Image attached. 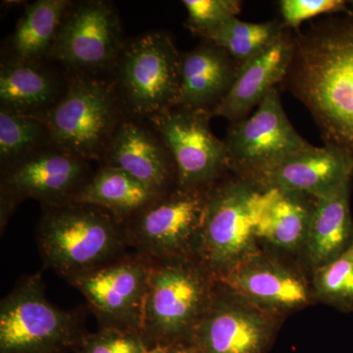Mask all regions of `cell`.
<instances>
[{
    "mask_svg": "<svg viewBox=\"0 0 353 353\" xmlns=\"http://www.w3.org/2000/svg\"><path fill=\"white\" fill-rule=\"evenodd\" d=\"M315 287L323 301L343 311L353 310V241L336 259L318 267Z\"/></svg>",
    "mask_w": 353,
    "mask_h": 353,
    "instance_id": "cell-27",
    "label": "cell"
},
{
    "mask_svg": "<svg viewBox=\"0 0 353 353\" xmlns=\"http://www.w3.org/2000/svg\"><path fill=\"white\" fill-rule=\"evenodd\" d=\"M182 55L171 37L150 32L125 44L116 61L115 92L121 103L138 117L152 118L175 108Z\"/></svg>",
    "mask_w": 353,
    "mask_h": 353,
    "instance_id": "cell-7",
    "label": "cell"
},
{
    "mask_svg": "<svg viewBox=\"0 0 353 353\" xmlns=\"http://www.w3.org/2000/svg\"><path fill=\"white\" fill-rule=\"evenodd\" d=\"M50 139L48 128L36 115L0 108V161L2 170L41 150Z\"/></svg>",
    "mask_w": 353,
    "mask_h": 353,
    "instance_id": "cell-26",
    "label": "cell"
},
{
    "mask_svg": "<svg viewBox=\"0 0 353 353\" xmlns=\"http://www.w3.org/2000/svg\"><path fill=\"white\" fill-rule=\"evenodd\" d=\"M240 65L215 44L204 41L182 55L181 83L176 108L213 109L226 97Z\"/></svg>",
    "mask_w": 353,
    "mask_h": 353,
    "instance_id": "cell-19",
    "label": "cell"
},
{
    "mask_svg": "<svg viewBox=\"0 0 353 353\" xmlns=\"http://www.w3.org/2000/svg\"><path fill=\"white\" fill-rule=\"evenodd\" d=\"M169 353H202V352L194 343H185L170 347Z\"/></svg>",
    "mask_w": 353,
    "mask_h": 353,
    "instance_id": "cell-31",
    "label": "cell"
},
{
    "mask_svg": "<svg viewBox=\"0 0 353 353\" xmlns=\"http://www.w3.org/2000/svg\"><path fill=\"white\" fill-rule=\"evenodd\" d=\"M70 6L68 0H38L26 6L11 39L14 55L37 62L51 53Z\"/></svg>",
    "mask_w": 353,
    "mask_h": 353,
    "instance_id": "cell-24",
    "label": "cell"
},
{
    "mask_svg": "<svg viewBox=\"0 0 353 353\" xmlns=\"http://www.w3.org/2000/svg\"><path fill=\"white\" fill-rule=\"evenodd\" d=\"M88 162L55 148L39 150L2 170L1 232L14 209L26 199L46 205L71 201L90 180Z\"/></svg>",
    "mask_w": 353,
    "mask_h": 353,
    "instance_id": "cell-10",
    "label": "cell"
},
{
    "mask_svg": "<svg viewBox=\"0 0 353 353\" xmlns=\"http://www.w3.org/2000/svg\"><path fill=\"white\" fill-rule=\"evenodd\" d=\"M158 196L124 171L102 165L71 201L106 209L124 223Z\"/></svg>",
    "mask_w": 353,
    "mask_h": 353,
    "instance_id": "cell-23",
    "label": "cell"
},
{
    "mask_svg": "<svg viewBox=\"0 0 353 353\" xmlns=\"http://www.w3.org/2000/svg\"><path fill=\"white\" fill-rule=\"evenodd\" d=\"M183 4L188 10V29L199 37L236 17L243 6L239 0H185Z\"/></svg>",
    "mask_w": 353,
    "mask_h": 353,
    "instance_id": "cell-28",
    "label": "cell"
},
{
    "mask_svg": "<svg viewBox=\"0 0 353 353\" xmlns=\"http://www.w3.org/2000/svg\"><path fill=\"white\" fill-rule=\"evenodd\" d=\"M347 12L294 32L285 88L308 109L325 145L353 158V1Z\"/></svg>",
    "mask_w": 353,
    "mask_h": 353,
    "instance_id": "cell-1",
    "label": "cell"
},
{
    "mask_svg": "<svg viewBox=\"0 0 353 353\" xmlns=\"http://www.w3.org/2000/svg\"><path fill=\"white\" fill-rule=\"evenodd\" d=\"M214 280L197 259L152 262L141 329L148 347L192 341L214 299Z\"/></svg>",
    "mask_w": 353,
    "mask_h": 353,
    "instance_id": "cell-3",
    "label": "cell"
},
{
    "mask_svg": "<svg viewBox=\"0 0 353 353\" xmlns=\"http://www.w3.org/2000/svg\"><path fill=\"white\" fill-rule=\"evenodd\" d=\"M115 90L97 79H74L61 99L39 114L55 148L85 161L104 157L121 123Z\"/></svg>",
    "mask_w": 353,
    "mask_h": 353,
    "instance_id": "cell-5",
    "label": "cell"
},
{
    "mask_svg": "<svg viewBox=\"0 0 353 353\" xmlns=\"http://www.w3.org/2000/svg\"><path fill=\"white\" fill-rule=\"evenodd\" d=\"M352 181L315 199L305 245L309 259L318 266L336 259L352 243Z\"/></svg>",
    "mask_w": 353,
    "mask_h": 353,
    "instance_id": "cell-21",
    "label": "cell"
},
{
    "mask_svg": "<svg viewBox=\"0 0 353 353\" xmlns=\"http://www.w3.org/2000/svg\"><path fill=\"white\" fill-rule=\"evenodd\" d=\"M255 188L241 176L209 188L197 259L215 280L224 277L250 248L254 236L248 201Z\"/></svg>",
    "mask_w": 353,
    "mask_h": 353,
    "instance_id": "cell-11",
    "label": "cell"
},
{
    "mask_svg": "<svg viewBox=\"0 0 353 353\" xmlns=\"http://www.w3.org/2000/svg\"><path fill=\"white\" fill-rule=\"evenodd\" d=\"M294 50V32L285 28L274 43L241 65L226 97L211 112L212 117L219 116L231 124L248 118L276 85L284 82Z\"/></svg>",
    "mask_w": 353,
    "mask_h": 353,
    "instance_id": "cell-16",
    "label": "cell"
},
{
    "mask_svg": "<svg viewBox=\"0 0 353 353\" xmlns=\"http://www.w3.org/2000/svg\"><path fill=\"white\" fill-rule=\"evenodd\" d=\"M102 160L103 166L124 171L157 194L176 185L175 164L166 145L134 121H121Z\"/></svg>",
    "mask_w": 353,
    "mask_h": 353,
    "instance_id": "cell-17",
    "label": "cell"
},
{
    "mask_svg": "<svg viewBox=\"0 0 353 353\" xmlns=\"http://www.w3.org/2000/svg\"><path fill=\"white\" fill-rule=\"evenodd\" d=\"M208 190L176 185L125 221L130 252L150 262L197 259Z\"/></svg>",
    "mask_w": 353,
    "mask_h": 353,
    "instance_id": "cell-6",
    "label": "cell"
},
{
    "mask_svg": "<svg viewBox=\"0 0 353 353\" xmlns=\"http://www.w3.org/2000/svg\"><path fill=\"white\" fill-rule=\"evenodd\" d=\"M141 334L115 328H99L83 336L76 353H143L148 350Z\"/></svg>",
    "mask_w": 353,
    "mask_h": 353,
    "instance_id": "cell-29",
    "label": "cell"
},
{
    "mask_svg": "<svg viewBox=\"0 0 353 353\" xmlns=\"http://www.w3.org/2000/svg\"><path fill=\"white\" fill-rule=\"evenodd\" d=\"M352 178L353 158L333 146L310 145L246 180L260 189L276 188L318 199Z\"/></svg>",
    "mask_w": 353,
    "mask_h": 353,
    "instance_id": "cell-14",
    "label": "cell"
},
{
    "mask_svg": "<svg viewBox=\"0 0 353 353\" xmlns=\"http://www.w3.org/2000/svg\"><path fill=\"white\" fill-rule=\"evenodd\" d=\"M170 348L166 347H161V345H157L146 350L143 353H169Z\"/></svg>",
    "mask_w": 353,
    "mask_h": 353,
    "instance_id": "cell-32",
    "label": "cell"
},
{
    "mask_svg": "<svg viewBox=\"0 0 353 353\" xmlns=\"http://www.w3.org/2000/svg\"><path fill=\"white\" fill-rule=\"evenodd\" d=\"M36 240L46 266L68 283L129 252L122 221L73 201L43 206Z\"/></svg>",
    "mask_w": 353,
    "mask_h": 353,
    "instance_id": "cell-2",
    "label": "cell"
},
{
    "mask_svg": "<svg viewBox=\"0 0 353 353\" xmlns=\"http://www.w3.org/2000/svg\"><path fill=\"white\" fill-rule=\"evenodd\" d=\"M124 46L113 7L92 0L70 6L51 53L70 69L97 72L115 65Z\"/></svg>",
    "mask_w": 353,
    "mask_h": 353,
    "instance_id": "cell-13",
    "label": "cell"
},
{
    "mask_svg": "<svg viewBox=\"0 0 353 353\" xmlns=\"http://www.w3.org/2000/svg\"><path fill=\"white\" fill-rule=\"evenodd\" d=\"M313 197L268 188H255L248 201L253 236L272 245L294 250L305 243Z\"/></svg>",
    "mask_w": 353,
    "mask_h": 353,
    "instance_id": "cell-18",
    "label": "cell"
},
{
    "mask_svg": "<svg viewBox=\"0 0 353 353\" xmlns=\"http://www.w3.org/2000/svg\"><path fill=\"white\" fill-rule=\"evenodd\" d=\"M150 268V260L129 252L69 284L87 299L99 328L141 334Z\"/></svg>",
    "mask_w": 353,
    "mask_h": 353,
    "instance_id": "cell-9",
    "label": "cell"
},
{
    "mask_svg": "<svg viewBox=\"0 0 353 353\" xmlns=\"http://www.w3.org/2000/svg\"><path fill=\"white\" fill-rule=\"evenodd\" d=\"M210 111L172 108L150 120L175 164L176 187L208 189L230 169L225 141L211 131Z\"/></svg>",
    "mask_w": 353,
    "mask_h": 353,
    "instance_id": "cell-8",
    "label": "cell"
},
{
    "mask_svg": "<svg viewBox=\"0 0 353 353\" xmlns=\"http://www.w3.org/2000/svg\"><path fill=\"white\" fill-rule=\"evenodd\" d=\"M82 310L48 301L41 274L21 279L0 303V353H69L83 336Z\"/></svg>",
    "mask_w": 353,
    "mask_h": 353,
    "instance_id": "cell-4",
    "label": "cell"
},
{
    "mask_svg": "<svg viewBox=\"0 0 353 353\" xmlns=\"http://www.w3.org/2000/svg\"><path fill=\"white\" fill-rule=\"evenodd\" d=\"M350 2L343 0H282L279 2L282 22L285 28L299 31L304 21L323 14L347 12Z\"/></svg>",
    "mask_w": 353,
    "mask_h": 353,
    "instance_id": "cell-30",
    "label": "cell"
},
{
    "mask_svg": "<svg viewBox=\"0 0 353 353\" xmlns=\"http://www.w3.org/2000/svg\"><path fill=\"white\" fill-rule=\"evenodd\" d=\"M58 85L34 61L14 57L0 69L1 108L26 115H39L58 101Z\"/></svg>",
    "mask_w": 353,
    "mask_h": 353,
    "instance_id": "cell-22",
    "label": "cell"
},
{
    "mask_svg": "<svg viewBox=\"0 0 353 353\" xmlns=\"http://www.w3.org/2000/svg\"><path fill=\"white\" fill-rule=\"evenodd\" d=\"M273 329L255 306L215 294L190 343L202 353H264Z\"/></svg>",
    "mask_w": 353,
    "mask_h": 353,
    "instance_id": "cell-15",
    "label": "cell"
},
{
    "mask_svg": "<svg viewBox=\"0 0 353 353\" xmlns=\"http://www.w3.org/2000/svg\"><path fill=\"white\" fill-rule=\"evenodd\" d=\"M224 141L230 169L245 179L310 145L290 122L277 88L253 115L232 124Z\"/></svg>",
    "mask_w": 353,
    "mask_h": 353,
    "instance_id": "cell-12",
    "label": "cell"
},
{
    "mask_svg": "<svg viewBox=\"0 0 353 353\" xmlns=\"http://www.w3.org/2000/svg\"><path fill=\"white\" fill-rule=\"evenodd\" d=\"M285 29L282 21L248 23L233 17L201 38L226 51L241 67L274 43Z\"/></svg>",
    "mask_w": 353,
    "mask_h": 353,
    "instance_id": "cell-25",
    "label": "cell"
},
{
    "mask_svg": "<svg viewBox=\"0 0 353 353\" xmlns=\"http://www.w3.org/2000/svg\"><path fill=\"white\" fill-rule=\"evenodd\" d=\"M220 282L255 305L268 308H296L308 299L307 288L303 279L266 260L239 262Z\"/></svg>",
    "mask_w": 353,
    "mask_h": 353,
    "instance_id": "cell-20",
    "label": "cell"
}]
</instances>
